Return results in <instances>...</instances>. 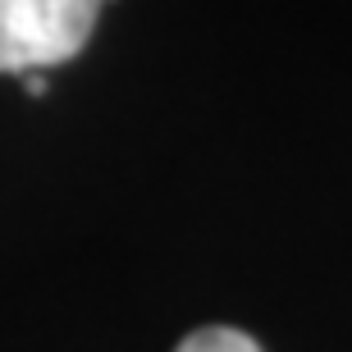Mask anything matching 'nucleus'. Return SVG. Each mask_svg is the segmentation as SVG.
<instances>
[{"label": "nucleus", "mask_w": 352, "mask_h": 352, "mask_svg": "<svg viewBox=\"0 0 352 352\" xmlns=\"http://www.w3.org/2000/svg\"><path fill=\"white\" fill-rule=\"evenodd\" d=\"M105 0H0V74L65 65L87 46Z\"/></svg>", "instance_id": "nucleus-1"}, {"label": "nucleus", "mask_w": 352, "mask_h": 352, "mask_svg": "<svg viewBox=\"0 0 352 352\" xmlns=\"http://www.w3.org/2000/svg\"><path fill=\"white\" fill-rule=\"evenodd\" d=\"M179 352H261L248 334H238V329H197L188 339L179 343Z\"/></svg>", "instance_id": "nucleus-2"}, {"label": "nucleus", "mask_w": 352, "mask_h": 352, "mask_svg": "<svg viewBox=\"0 0 352 352\" xmlns=\"http://www.w3.org/2000/svg\"><path fill=\"white\" fill-rule=\"evenodd\" d=\"M23 87H28V96H46V74H41V69H28Z\"/></svg>", "instance_id": "nucleus-3"}]
</instances>
